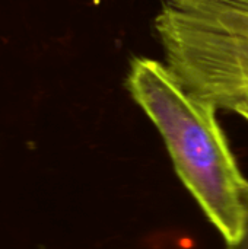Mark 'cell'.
Instances as JSON below:
<instances>
[{"instance_id":"cell-1","label":"cell","mask_w":248,"mask_h":249,"mask_svg":"<svg viewBox=\"0 0 248 249\" xmlns=\"http://www.w3.org/2000/svg\"><path fill=\"white\" fill-rule=\"evenodd\" d=\"M134 102L158 128L174 169L225 242L238 236L243 177L216 118V107L186 89L162 61L136 57L126 80Z\"/></svg>"},{"instance_id":"cell-2","label":"cell","mask_w":248,"mask_h":249,"mask_svg":"<svg viewBox=\"0 0 248 249\" xmlns=\"http://www.w3.org/2000/svg\"><path fill=\"white\" fill-rule=\"evenodd\" d=\"M165 64L189 92L227 108L248 95V3L165 0L155 18Z\"/></svg>"},{"instance_id":"cell-3","label":"cell","mask_w":248,"mask_h":249,"mask_svg":"<svg viewBox=\"0 0 248 249\" xmlns=\"http://www.w3.org/2000/svg\"><path fill=\"white\" fill-rule=\"evenodd\" d=\"M243 204H244V219L238 236L232 241H227L225 249H248V181L243 190Z\"/></svg>"},{"instance_id":"cell-4","label":"cell","mask_w":248,"mask_h":249,"mask_svg":"<svg viewBox=\"0 0 248 249\" xmlns=\"http://www.w3.org/2000/svg\"><path fill=\"white\" fill-rule=\"evenodd\" d=\"M229 111H234L237 112L240 117H243L244 120L248 121V95L247 96H243L237 101H234L229 107H228Z\"/></svg>"}]
</instances>
